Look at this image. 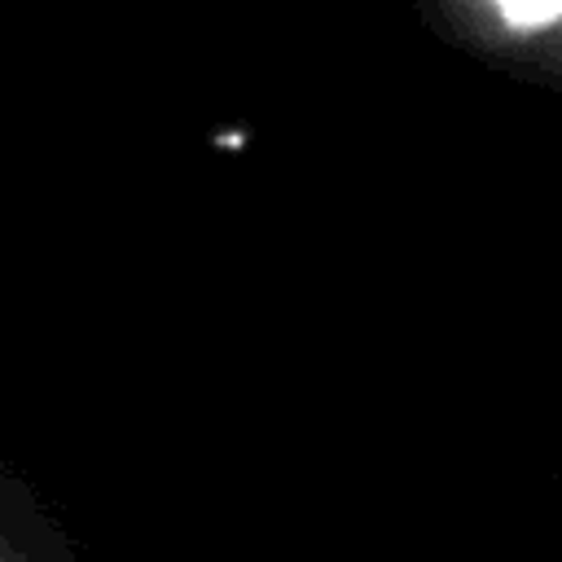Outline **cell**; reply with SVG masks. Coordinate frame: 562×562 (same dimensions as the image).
<instances>
[{
	"mask_svg": "<svg viewBox=\"0 0 562 562\" xmlns=\"http://www.w3.org/2000/svg\"><path fill=\"white\" fill-rule=\"evenodd\" d=\"M509 53L540 79L562 83V13H553L544 26H527L509 40Z\"/></svg>",
	"mask_w": 562,
	"mask_h": 562,
	"instance_id": "obj_1",
	"label": "cell"
}]
</instances>
